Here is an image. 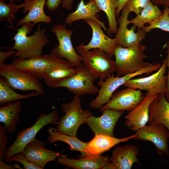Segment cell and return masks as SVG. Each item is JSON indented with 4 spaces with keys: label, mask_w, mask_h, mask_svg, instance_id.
Here are the masks:
<instances>
[{
    "label": "cell",
    "mask_w": 169,
    "mask_h": 169,
    "mask_svg": "<svg viewBox=\"0 0 169 169\" xmlns=\"http://www.w3.org/2000/svg\"><path fill=\"white\" fill-rule=\"evenodd\" d=\"M21 25L19 28L10 27L17 31L11 40L14 41V44L12 47L4 48L7 50H16L12 59L17 57L28 59L42 54L43 48L49 42L45 34L46 30L41 29V25L38 24L35 33L32 35L28 36L32 31V24L27 22Z\"/></svg>",
    "instance_id": "cell-1"
},
{
    "label": "cell",
    "mask_w": 169,
    "mask_h": 169,
    "mask_svg": "<svg viewBox=\"0 0 169 169\" xmlns=\"http://www.w3.org/2000/svg\"><path fill=\"white\" fill-rule=\"evenodd\" d=\"M146 49L140 42L125 48L117 46L114 52L117 76L131 74L150 65L143 61L149 57L144 53Z\"/></svg>",
    "instance_id": "cell-2"
},
{
    "label": "cell",
    "mask_w": 169,
    "mask_h": 169,
    "mask_svg": "<svg viewBox=\"0 0 169 169\" xmlns=\"http://www.w3.org/2000/svg\"><path fill=\"white\" fill-rule=\"evenodd\" d=\"M161 66L160 64L152 63L148 67L136 72L122 77L115 76L112 73L104 80V79L100 78L97 84L100 88L97 96L92 100L90 106L93 109H100L104 104L109 102L114 91L127 81L135 76L143 74H148L154 71L158 70Z\"/></svg>",
    "instance_id": "cell-3"
},
{
    "label": "cell",
    "mask_w": 169,
    "mask_h": 169,
    "mask_svg": "<svg viewBox=\"0 0 169 169\" xmlns=\"http://www.w3.org/2000/svg\"><path fill=\"white\" fill-rule=\"evenodd\" d=\"M58 111V109H57L49 114L43 113L32 126L18 132L16 134L15 141L6 149L3 157L4 162L8 163L12 156L18 153L22 152L27 145L35 139L36 134L43 127L48 124L58 125L59 121Z\"/></svg>",
    "instance_id": "cell-4"
},
{
    "label": "cell",
    "mask_w": 169,
    "mask_h": 169,
    "mask_svg": "<svg viewBox=\"0 0 169 169\" xmlns=\"http://www.w3.org/2000/svg\"><path fill=\"white\" fill-rule=\"evenodd\" d=\"M79 96L75 95L69 103H62V112L65 113L61 118L56 131L69 136H76L78 129L86 120L93 115L88 109L83 110L81 106Z\"/></svg>",
    "instance_id": "cell-5"
},
{
    "label": "cell",
    "mask_w": 169,
    "mask_h": 169,
    "mask_svg": "<svg viewBox=\"0 0 169 169\" xmlns=\"http://www.w3.org/2000/svg\"><path fill=\"white\" fill-rule=\"evenodd\" d=\"M0 75L6 79L13 89L33 90L41 95L44 93V86L38 79L18 69L13 64L0 65Z\"/></svg>",
    "instance_id": "cell-6"
},
{
    "label": "cell",
    "mask_w": 169,
    "mask_h": 169,
    "mask_svg": "<svg viewBox=\"0 0 169 169\" xmlns=\"http://www.w3.org/2000/svg\"><path fill=\"white\" fill-rule=\"evenodd\" d=\"M75 68L73 74L58 84L54 88L65 87L71 93L79 96L98 94L99 89L94 82L98 78L90 73L83 63Z\"/></svg>",
    "instance_id": "cell-7"
},
{
    "label": "cell",
    "mask_w": 169,
    "mask_h": 169,
    "mask_svg": "<svg viewBox=\"0 0 169 169\" xmlns=\"http://www.w3.org/2000/svg\"><path fill=\"white\" fill-rule=\"evenodd\" d=\"M77 51L87 70L95 76L104 79L115 72V61L102 50L96 49L84 52Z\"/></svg>",
    "instance_id": "cell-8"
},
{
    "label": "cell",
    "mask_w": 169,
    "mask_h": 169,
    "mask_svg": "<svg viewBox=\"0 0 169 169\" xmlns=\"http://www.w3.org/2000/svg\"><path fill=\"white\" fill-rule=\"evenodd\" d=\"M59 42L50 53L56 57L66 59L74 67L79 66L82 62V57L78 54L74 48L71 41L73 31L67 29L65 25L55 24L51 29Z\"/></svg>",
    "instance_id": "cell-9"
},
{
    "label": "cell",
    "mask_w": 169,
    "mask_h": 169,
    "mask_svg": "<svg viewBox=\"0 0 169 169\" xmlns=\"http://www.w3.org/2000/svg\"><path fill=\"white\" fill-rule=\"evenodd\" d=\"M167 67L166 59L156 73L147 77L131 79L123 85L135 89L145 90L147 91L146 94L163 93L165 95L167 92V76L165 75Z\"/></svg>",
    "instance_id": "cell-10"
},
{
    "label": "cell",
    "mask_w": 169,
    "mask_h": 169,
    "mask_svg": "<svg viewBox=\"0 0 169 169\" xmlns=\"http://www.w3.org/2000/svg\"><path fill=\"white\" fill-rule=\"evenodd\" d=\"M84 21L89 24L92 30V35L90 42L85 45L82 43L77 46V50L84 52L91 49H100L103 50L110 57L114 55V51L118 45L116 39L111 38L106 36L101 28V25L98 21L93 19H86Z\"/></svg>",
    "instance_id": "cell-11"
},
{
    "label": "cell",
    "mask_w": 169,
    "mask_h": 169,
    "mask_svg": "<svg viewBox=\"0 0 169 169\" xmlns=\"http://www.w3.org/2000/svg\"><path fill=\"white\" fill-rule=\"evenodd\" d=\"M169 138V131L163 125L158 124L145 126L136 131L133 139L150 141L154 145L157 154L160 155L165 154L168 156Z\"/></svg>",
    "instance_id": "cell-12"
},
{
    "label": "cell",
    "mask_w": 169,
    "mask_h": 169,
    "mask_svg": "<svg viewBox=\"0 0 169 169\" xmlns=\"http://www.w3.org/2000/svg\"><path fill=\"white\" fill-rule=\"evenodd\" d=\"M144 97L140 90L127 87L112 95L109 102L100 109H112L129 112L139 104Z\"/></svg>",
    "instance_id": "cell-13"
},
{
    "label": "cell",
    "mask_w": 169,
    "mask_h": 169,
    "mask_svg": "<svg viewBox=\"0 0 169 169\" xmlns=\"http://www.w3.org/2000/svg\"><path fill=\"white\" fill-rule=\"evenodd\" d=\"M101 111V116L96 117L93 115L86 120L85 123L88 125L95 136L104 135L115 137L114 128L124 111L112 109H104Z\"/></svg>",
    "instance_id": "cell-14"
},
{
    "label": "cell",
    "mask_w": 169,
    "mask_h": 169,
    "mask_svg": "<svg viewBox=\"0 0 169 169\" xmlns=\"http://www.w3.org/2000/svg\"><path fill=\"white\" fill-rule=\"evenodd\" d=\"M130 12L125 5L122 10L121 14L117 20L119 27L115 38L118 42V46L123 48H127L132 45L140 43L146 37V32L141 29H138L135 33L136 26L133 25L130 29L128 28L129 24L128 19Z\"/></svg>",
    "instance_id": "cell-15"
},
{
    "label": "cell",
    "mask_w": 169,
    "mask_h": 169,
    "mask_svg": "<svg viewBox=\"0 0 169 169\" xmlns=\"http://www.w3.org/2000/svg\"><path fill=\"white\" fill-rule=\"evenodd\" d=\"M52 55L43 79L48 87L54 88L58 84L73 74L75 71V68L68 60Z\"/></svg>",
    "instance_id": "cell-16"
},
{
    "label": "cell",
    "mask_w": 169,
    "mask_h": 169,
    "mask_svg": "<svg viewBox=\"0 0 169 169\" xmlns=\"http://www.w3.org/2000/svg\"><path fill=\"white\" fill-rule=\"evenodd\" d=\"M22 152L29 161L44 168L47 163L56 161L61 156L59 152L46 149L43 141L36 139L28 144Z\"/></svg>",
    "instance_id": "cell-17"
},
{
    "label": "cell",
    "mask_w": 169,
    "mask_h": 169,
    "mask_svg": "<svg viewBox=\"0 0 169 169\" xmlns=\"http://www.w3.org/2000/svg\"><path fill=\"white\" fill-rule=\"evenodd\" d=\"M158 94H146L141 103L129 111L125 118V125L132 131H136L145 126L149 120V108Z\"/></svg>",
    "instance_id": "cell-18"
},
{
    "label": "cell",
    "mask_w": 169,
    "mask_h": 169,
    "mask_svg": "<svg viewBox=\"0 0 169 169\" xmlns=\"http://www.w3.org/2000/svg\"><path fill=\"white\" fill-rule=\"evenodd\" d=\"M52 56L50 53L42 54L28 59L18 58L14 60L12 64L18 69L39 79H43Z\"/></svg>",
    "instance_id": "cell-19"
},
{
    "label": "cell",
    "mask_w": 169,
    "mask_h": 169,
    "mask_svg": "<svg viewBox=\"0 0 169 169\" xmlns=\"http://www.w3.org/2000/svg\"><path fill=\"white\" fill-rule=\"evenodd\" d=\"M46 0H25L23 3V13H28L21 19L18 21L17 27L27 22L33 23V27L39 22L49 23L52 17L47 15L44 13V7Z\"/></svg>",
    "instance_id": "cell-20"
},
{
    "label": "cell",
    "mask_w": 169,
    "mask_h": 169,
    "mask_svg": "<svg viewBox=\"0 0 169 169\" xmlns=\"http://www.w3.org/2000/svg\"><path fill=\"white\" fill-rule=\"evenodd\" d=\"M110 157L101 155H88L79 159H73L67 157L66 155H62L57 158L56 161L67 168L74 169H102L110 161Z\"/></svg>",
    "instance_id": "cell-21"
},
{
    "label": "cell",
    "mask_w": 169,
    "mask_h": 169,
    "mask_svg": "<svg viewBox=\"0 0 169 169\" xmlns=\"http://www.w3.org/2000/svg\"><path fill=\"white\" fill-rule=\"evenodd\" d=\"M139 154L137 146L128 144L115 148L110 158V161L117 169H130L133 163H139L137 157Z\"/></svg>",
    "instance_id": "cell-22"
},
{
    "label": "cell",
    "mask_w": 169,
    "mask_h": 169,
    "mask_svg": "<svg viewBox=\"0 0 169 169\" xmlns=\"http://www.w3.org/2000/svg\"><path fill=\"white\" fill-rule=\"evenodd\" d=\"M149 125L161 124L169 131V102L165 95L159 93L151 103L149 108Z\"/></svg>",
    "instance_id": "cell-23"
},
{
    "label": "cell",
    "mask_w": 169,
    "mask_h": 169,
    "mask_svg": "<svg viewBox=\"0 0 169 169\" xmlns=\"http://www.w3.org/2000/svg\"><path fill=\"white\" fill-rule=\"evenodd\" d=\"M101 11L95 0H90L86 4H85L83 0H81L76 10L69 14L66 17L64 22L69 25L79 20L93 19L99 22L102 28L107 32V29L104 23L99 20V16L96 14Z\"/></svg>",
    "instance_id": "cell-24"
},
{
    "label": "cell",
    "mask_w": 169,
    "mask_h": 169,
    "mask_svg": "<svg viewBox=\"0 0 169 169\" xmlns=\"http://www.w3.org/2000/svg\"><path fill=\"white\" fill-rule=\"evenodd\" d=\"M135 136L136 134L122 138H117L104 135L95 136L90 141L87 142L85 157L88 155H101L118 144L133 139Z\"/></svg>",
    "instance_id": "cell-25"
},
{
    "label": "cell",
    "mask_w": 169,
    "mask_h": 169,
    "mask_svg": "<svg viewBox=\"0 0 169 169\" xmlns=\"http://www.w3.org/2000/svg\"><path fill=\"white\" fill-rule=\"evenodd\" d=\"M22 106L20 101L11 102L0 108V122L4 124L7 132L14 133L17 122L19 121V114Z\"/></svg>",
    "instance_id": "cell-26"
},
{
    "label": "cell",
    "mask_w": 169,
    "mask_h": 169,
    "mask_svg": "<svg viewBox=\"0 0 169 169\" xmlns=\"http://www.w3.org/2000/svg\"><path fill=\"white\" fill-rule=\"evenodd\" d=\"M48 132L49 135L47 138L48 143H52L56 141L65 142L70 145L71 150L80 151L81 154V157H85L87 143L79 140L76 136H69L59 133L55 128H50L48 130Z\"/></svg>",
    "instance_id": "cell-27"
},
{
    "label": "cell",
    "mask_w": 169,
    "mask_h": 169,
    "mask_svg": "<svg viewBox=\"0 0 169 169\" xmlns=\"http://www.w3.org/2000/svg\"><path fill=\"white\" fill-rule=\"evenodd\" d=\"M6 79L0 76V105L3 106L6 104L19 100H26L41 95L34 91L28 94H18L12 89Z\"/></svg>",
    "instance_id": "cell-28"
},
{
    "label": "cell",
    "mask_w": 169,
    "mask_h": 169,
    "mask_svg": "<svg viewBox=\"0 0 169 169\" xmlns=\"http://www.w3.org/2000/svg\"><path fill=\"white\" fill-rule=\"evenodd\" d=\"M162 14L163 12L157 6L153 4L151 2L135 18L129 20L128 23L138 27V29H142L145 24L158 18Z\"/></svg>",
    "instance_id": "cell-29"
},
{
    "label": "cell",
    "mask_w": 169,
    "mask_h": 169,
    "mask_svg": "<svg viewBox=\"0 0 169 169\" xmlns=\"http://www.w3.org/2000/svg\"><path fill=\"white\" fill-rule=\"evenodd\" d=\"M99 8L105 13L108 21L109 28L107 32L109 35L116 34L117 32V22L115 12L118 6L117 0H95Z\"/></svg>",
    "instance_id": "cell-30"
},
{
    "label": "cell",
    "mask_w": 169,
    "mask_h": 169,
    "mask_svg": "<svg viewBox=\"0 0 169 169\" xmlns=\"http://www.w3.org/2000/svg\"><path fill=\"white\" fill-rule=\"evenodd\" d=\"M22 3L19 5L6 3L4 0H0V22H7L13 26V21L16 19V14L23 8Z\"/></svg>",
    "instance_id": "cell-31"
},
{
    "label": "cell",
    "mask_w": 169,
    "mask_h": 169,
    "mask_svg": "<svg viewBox=\"0 0 169 169\" xmlns=\"http://www.w3.org/2000/svg\"><path fill=\"white\" fill-rule=\"evenodd\" d=\"M148 24L149 25L144 26L141 29L146 33L149 32L155 28L169 32V7H165L162 15Z\"/></svg>",
    "instance_id": "cell-32"
},
{
    "label": "cell",
    "mask_w": 169,
    "mask_h": 169,
    "mask_svg": "<svg viewBox=\"0 0 169 169\" xmlns=\"http://www.w3.org/2000/svg\"><path fill=\"white\" fill-rule=\"evenodd\" d=\"M7 131L4 126L0 125V169H11L12 166L4 162L3 160L5 152V147L8 143Z\"/></svg>",
    "instance_id": "cell-33"
},
{
    "label": "cell",
    "mask_w": 169,
    "mask_h": 169,
    "mask_svg": "<svg viewBox=\"0 0 169 169\" xmlns=\"http://www.w3.org/2000/svg\"><path fill=\"white\" fill-rule=\"evenodd\" d=\"M13 161H17L21 163L23 166V169H44L29 161L22 152L18 153L12 156L9 160L8 163Z\"/></svg>",
    "instance_id": "cell-34"
},
{
    "label": "cell",
    "mask_w": 169,
    "mask_h": 169,
    "mask_svg": "<svg viewBox=\"0 0 169 169\" xmlns=\"http://www.w3.org/2000/svg\"><path fill=\"white\" fill-rule=\"evenodd\" d=\"M151 2V0H129L125 5L130 12H132L137 15Z\"/></svg>",
    "instance_id": "cell-35"
},
{
    "label": "cell",
    "mask_w": 169,
    "mask_h": 169,
    "mask_svg": "<svg viewBox=\"0 0 169 169\" xmlns=\"http://www.w3.org/2000/svg\"><path fill=\"white\" fill-rule=\"evenodd\" d=\"M64 0H47L45 5L47 9L50 12L54 11L57 10L61 3Z\"/></svg>",
    "instance_id": "cell-36"
},
{
    "label": "cell",
    "mask_w": 169,
    "mask_h": 169,
    "mask_svg": "<svg viewBox=\"0 0 169 169\" xmlns=\"http://www.w3.org/2000/svg\"><path fill=\"white\" fill-rule=\"evenodd\" d=\"M164 47L166 48L167 56L166 59L167 62V66L168 68V73L167 75L166 84L167 92L165 96L167 100L169 102V38L167 42L164 45Z\"/></svg>",
    "instance_id": "cell-37"
},
{
    "label": "cell",
    "mask_w": 169,
    "mask_h": 169,
    "mask_svg": "<svg viewBox=\"0 0 169 169\" xmlns=\"http://www.w3.org/2000/svg\"><path fill=\"white\" fill-rule=\"evenodd\" d=\"M15 51L13 50L6 52L0 51V65L4 64L5 61L8 58L15 53Z\"/></svg>",
    "instance_id": "cell-38"
},
{
    "label": "cell",
    "mask_w": 169,
    "mask_h": 169,
    "mask_svg": "<svg viewBox=\"0 0 169 169\" xmlns=\"http://www.w3.org/2000/svg\"><path fill=\"white\" fill-rule=\"evenodd\" d=\"M129 0H117L118 6L115 12L116 17H118L120 12L122 10Z\"/></svg>",
    "instance_id": "cell-39"
},
{
    "label": "cell",
    "mask_w": 169,
    "mask_h": 169,
    "mask_svg": "<svg viewBox=\"0 0 169 169\" xmlns=\"http://www.w3.org/2000/svg\"><path fill=\"white\" fill-rule=\"evenodd\" d=\"M151 3L156 5H163L169 7V0H151Z\"/></svg>",
    "instance_id": "cell-40"
},
{
    "label": "cell",
    "mask_w": 169,
    "mask_h": 169,
    "mask_svg": "<svg viewBox=\"0 0 169 169\" xmlns=\"http://www.w3.org/2000/svg\"><path fill=\"white\" fill-rule=\"evenodd\" d=\"M74 0H64L62 3L61 7L67 10H69L73 8L72 4Z\"/></svg>",
    "instance_id": "cell-41"
},
{
    "label": "cell",
    "mask_w": 169,
    "mask_h": 169,
    "mask_svg": "<svg viewBox=\"0 0 169 169\" xmlns=\"http://www.w3.org/2000/svg\"><path fill=\"white\" fill-rule=\"evenodd\" d=\"M102 169H117L115 165L112 162H107L102 168Z\"/></svg>",
    "instance_id": "cell-42"
},
{
    "label": "cell",
    "mask_w": 169,
    "mask_h": 169,
    "mask_svg": "<svg viewBox=\"0 0 169 169\" xmlns=\"http://www.w3.org/2000/svg\"><path fill=\"white\" fill-rule=\"evenodd\" d=\"M14 165L15 166L16 168H17L18 169H23V168H22L20 166H19V165L17 163H15Z\"/></svg>",
    "instance_id": "cell-43"
},
{
    "label": "cell",
    "mask_w": 169,
    "mask_h": 169,
    "mask_svg": "<svg viewBox=\"0 0 169 169\" xmlns=\"http://www.w3.org/2000/svg\"><path fill=\"white\" fill-rule=\"evenodd\" d=\"M20 0H8L10 3H13L14 1H19ZM24 1L25 0H24Z\"/></svg>",
    "instance_id": "cell-44"
}]
</instances>
